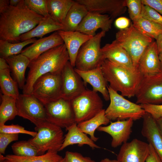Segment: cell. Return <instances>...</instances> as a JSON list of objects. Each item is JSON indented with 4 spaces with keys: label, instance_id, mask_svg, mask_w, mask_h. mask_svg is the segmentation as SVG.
<instances>
[{
    "label": "cell",
    "instance_id": "1",
    "mask_svg": "<svg viewBox=\"0 0 162 162\" xmlns=\"http://www.w3.org/2000/svg\"><path fill=\"white\" fill-rule=\"evenodd\" d=\"M43 17L30 10L24 0L16 6L10 5L0 13V40L19 42L20 36L35 28Z\"/></svg>",
    "mask_w": 162,
    "mask_h": 162
},
{
    "label": "cell",
    "instance_id": "2",
    "mask_svg": "<svg viewBox=\"0 0 162 162\" xmlns=\"http://www.w3.org/2000/svg\"><path fill=\"white\" fill-rule=\"evenodd\" d=\"M64 44L52 48L30 61L22 94H31L33 84L40 76L48 73L61 74L69 61Z\"/></svg>",
    "mask_w": 162,
    "mask_h": 162
},
{
    "label": "cell",
    "instance_id": "3",
    "mask_svg": "<svg viewBox=\"0 0 162 162\" xmlns=\"http://www.w3.org/2000/svg\"><path fill=\"white\" fill-rule=\"evenodd\" d=\"M101 67L108 86L124 97L135 96L142 76L138 70L133 71L105 59Z\"/></svg>",
    "mask_w": 162,
    "mask_h": 162
},
{
    "label": "cell",
    "instance_id": "4",
    "mask_svg": "<svg viewBox=\"0 0 162 162\" xmlns=\"http://www.w3.org/2000/svg\"><path fill=\"white\" fill-rule=\"evenodd\" d=\"M110 103L105 110L106 116L110 121L142 118L146 112L140 104L131 102L111 88L108 85Z\"/></svg>",
    "mask_w": 162,
    "mask_h": 162
},
{
    "label": "cell",
    "instance_id": "5",
    "mask_svg": "<svg viewBox=\"0 0 162 162\" xmlns=\"http://www.w3.org/2000/svg\"><path fill=\"white\" fill-rule=\"evenodd\" d=\"M153 39L142 34L133 24L126 29L120 30L116 34L115 40L128 53L136 70L141 56Z\"/></svg>",
    "mask_w": 162,
    "mask_h": 162
},
{
    "label": "cell",
    "instance_id": "6",
    "mask_svg": "<svg viewBox=\"0 0 162 162\" xmlns=\"http://www.w3.org/2000/svg\"><path fill=\"white\" fill-rule=\"evenodd\" d=\"M34 130L36 135L28 141L36 148L39 155L49 151H59L64 138L62 128L46 121L35 126Z\"/></svg>",
    "mask_w": 162,
    "mask_h": 162
},
{
    "label": "cell",
    "instance_id": "7",
    "mask_svg": "<svg viewBox=\"0 0 162 162\" xmlns=\"http://www.w3.org/2000/svg\"><path fill=\"white\" fill-rule=\"evenodd\" d=\"M106 33L101 31L81 46L76 56L75 68L86 71L101 66L106 59L100 46L101 39Z\"/></svg>",
    "mask_w": 162,
    "mask_h": 162
},
{
    "label": "cell",
    "instance_id": "8",
    "mask_svg": "<svg viewBox=\"0 0 162 162\" xmlns=\"http://www.w3.org/2000/svg\"><path fill=\"white\" fill-rule=\"evenodd\" d=\"M70 102L77 124L94 117L104 109L103 101L98 92L88 89Z\"/></svg>",
    "mask_w": 162,
    "mask_h": 162
},
{
    "label": "cell",
    "instance_id": "9",
    "mask_svg": "<svg viewBox=\"0 0 162 162\" xmlns=\"http://www.w3.org/2000/svg\"><path fill=\"white\" fill-rule=\"evenodd\" d=\"M62 87L61 74L48 73L36 80L31 94L44 106L62 98Z\"/></svg>",
    "mask_w": 162,
    "mask_h": 162
},
{
    "label": "cell",
    "instance_id": "10",
    "mask_svg": "<svg viewBox=\"0 0 162 162\" xmlns=\"http://www.w3.org/2000/svg\"><path fill=\"white\" fill-rule=\"evenodd\" d=\"M135 96L137 104H162V72L142 76Z\"/></svg>",
    "mask_w": 162,
    "mask_h": 162
},
{
    "label": "cell",
    "instance_id": "11",
    "mask_svg": "<svg viewBox=\"0 0 162 162\" xmlns=\"http://www.w3.org/2000/svg\"><path fill=\"white\" fill-rule=\"evenodd\" d=\"M18 116L28 120L35 126L46 122L44 105L32 94H20L16 99Z\"/></svg>",
    "mask_w": 162,
    "mask_h": 162
},
{
    "label": "cell",
    "instance_id": "12",
    "mask_svg": "<svg viewBox=\"0 0 162 162\" xmlns=\"http://www.w3.org/2000/svg\"><path fill=\"white\" fill-rule=\"evenodd\" d=\"M44 106L47 122L66 130L76 123L70 101L61 98Z\"/></svg>",
    "mask_w": 162,
    "mask_h": 162
},
{
    "label": "cell",
    "instance_id": "13",
    "mask_svg": "<svg viewBox=\"0 0 162 162\" xmlns=\"http://www.w3.org/2000/svg\"><path fill=\"white\" fill-rule=\"evenodd\" d=\"M61 74L62 98L70 101L86 89V85L69 61L64 67Z\"/></svg>",
    "mask_w": 162,
    "mask_h": 162
},
{
    "label": "cell",
    "instance_id": "14",
    "mask_svg": "<svg viewBox=\"0 0 162 162\" xmlns=\"http://www.w3.org/2000/svg\"><path fill=\"white\" fill-rule=\"evenodd\" d=\"M89 12L107 14L113 20L124 14L127 9L125 0H76Z\"/></svg>",
    "mask_w": 162,
    "mask_h": 162
},
{
    "label": "cell",
    "instance_id": "15",
    "mask_svg": "<svg viewBox=\"0 0 162 162\" xmlns=\"http://www.w3.org/2000/svg\"><path fill=\"white\" fill-rule=\"evenodd\" d=\"M149 145L137 139L122 144L117 155L119 162H146Z\"/></svg>",
    "mask_w": 162,
    "mask_h": 162
},
{
    "label": "cell",
    "instance_id": "16",
    "mask_svg": "<svg viewBox=\"0 0 162 162\" xmlns=\"http://www.w3.org/2000/svg\"><path fill=\"white\" fill-rule=\"evenodd\" d=\"M134 120L131 118L110 122L106 126H100L97 130L105 132L112 138L111 146L114 148L127 142L132 132Z\"/></svg>",
    "mask_w": 162,
    "mask_h": 162
},
{
    "label": "cell",
    "instance_id": "17",
    "mask_svg": "<svg viewBox=\"0 0 162 162\" xmlns=\"http://www.w3.org/2000/svg\"><path fill=\"white\" fill-rule=\"evenodd\" d=\"M113 20L108 15L88 12L76 31L94 36L98 29L106 32L108 31L111 28Z\"/></svg>",
    "mask_w": 162,
    "mask_h": 162
},
{
    "label": "cell",
    "instance_id": "18",
    "mask_svg": "<svg viewBox=\"0 0 162 162\" xmlns=\"http://www.w3.org/2000/svg\"><path fill=\"white\" fill-rule=\"evenodd\" d=\"M138 70L143 76L161 72V63L156 41H153L146 47L140 59Z\"/></svg>",
    "mask_w": 162,
    "mask_h": 162
},
{
    "label": "cell",
    "instance_id": "19",
    "mask_svg": "<svg viewBox=\"0 0 162 162\" xmlns=\"http://www.w3.org/2000/svg\"><path fill=\"white\" fill-rule=\"evenodd\" d=\"M64 44L57 32L48 36L36 40L29 46L22 50L21 54L31 61L47 51Z\"/></svg>",
    "mask_w": 162,
    "mask_h": 162
},
{
    "label": "cell",
    "instance_id": "20",
    "mask_svg": "<svg viewBox=\"0 0 162 162\" xmlns=\"http://www.w3.org/2000/svg\"><path fill=\"white\" fill-rule=\"evenodd\" d=\"M74 69L85 85L87 83L89 84L92 86L93 91L100 93L105 100H110L107 82L104 76L101 66L86 71Z\"/></svg>",
    "mask_w": 162,
    "mask_h": 162
},
{
    "label": "cell",
    "instance_id": "21",
    "mask_svg": "<svg viewBox=\"0 0 162 162\" xmlns=\"http://www.w3.org/2000/svg\"><path fill=\"white\" fill-rule=\"evenodd\" d=\"M106 59L133 71L134 68L131 57L128 52L115 40L102 48Z\"/></svg>",
    "mask_w": 162,
    "mask_h": 162
},
{
    "label": "cell",
    "instance_id": "22",
    "mask_svg": "<svg viewBox=\"0 0 162 162\" xmlns=\"http://www.w3.org/2000/svg\"><path fill=\"white\" fill-rule=\"evenodd\" d=\"M142 118V134L154 148L162 162V136L156 120L146 112Z\"/></svg>",
    "mask_w": 162,
    "mask_h": 162
},
{
    "label": "cell",
    "instance_id": "23",
    "mask_svg": "<svg viewBox=\"0 0 162 162\" xmlns=\"http://www.w3.org/2000/svg\"><path fill=\"white\" fill-rule=\"evenodd\" d=\"M62 39L68 51L71 65L74 67L76 59L81 46L93 36L80 32L62 30L57 31Z\"/></svg>",
    "mask_w": 162,
    "mask_h": 162
},
{
    "label": "cell",
    "instance_id": "24",
    "mask_svg": "<svg viewBox=\"0 0 162 162\" xmlns=\"http://www.w3.org/2000/svg\"><path fill=\"white\" fill-rule=\"evenodd\" d=\"M63 28L62 24L56 22L50 15L44 17L37 26L20 36V41L23 42L36 37L42 38L47 34L62 30Z\"/></svg>",
    "mask_w": 162,
    "mask_h": 162
},
{
    "label": "cell",
    "instance_id": "25",
    "mask_svg": "<svg viewBox=\"0 0 162 162\" xmlns=\"http://www.w3.org/2000/svg\"><path fill=\"white\" fill-rule=\"evenodd\" d=\"M67 131L68 133L64 136V142L59 151L69 146L74 144H77L79 146L87 145L92 149L101 148L79 128L76 123L71 125Z\"/></svg>",
    "mask_w": 162,
    "mask_h": 162
},
{
    "label": "cell",
    "instance_id": "26",
    "mask_svg": "<svg viewBox=\"0 0 162 162\" xmlns=\"http://www.w3.org/2000/svg\"><path fill=\"white\" fill-rule=\"evenodd\" d=\"M5 59L18 86L22 89L26 81V70L31 61L26 56L21 54L10 56Z\"/></svg>",
    "mask_w": 162,
    "mask_h": 162
},
{
    "label": "cell",
    "instance_id": "27",
    "mask_svg": "<svg viewBox=\"0 0 162 162\" xmlns=\"http://www.w3.org/2000/svg\"><path fill=\"white\" fill-rule=\"evenodd\" d=\"M88 12L84 5L75 1L69 10L63 23L62 30L76 31L83 19Z\"/></svg>",
    "mask_w": 162,
    "mask_h": 162
},
{
    "label": "cell",
    "instance_id": "28",
    "mask_svg": "<svg viewBox=\"0 0 162 162\" xmlns=\"http://www.w3.org/2000/svg\"><path fill=\"white\" fill-rule=\"evenodd\" d=\"M110 122V120L106 115L105 110L104 109L94 117L80 122L77 125L83 132L89 135L91 139L95 142L98 139L94 135L95 130L101 125H106Z\"/></svg>",
    "mask_w": 162,
    "mask_h": 162
},
{
    "label": "cell",
    "instance_id": "29",
    "mask_svg": "<svg viewBox=\"0 0 162 162\" xmlns=\"http://www.w3.org/2000/svg\"><path fill=\"white\" fill-rule=\"evenodd\" d=\"M75 1L47 0L49 15L54 20L63 24L66 15Z\"/></svg>",
    "mask_w": 162,
    "mask_h": 162
},
{
    "label": "cell",
    "instance_id": "30",
    "mask_svg": "<svg viewBox=\"0 0 162 162\" xmlns=\"http://www.w3.org/2000/svg\"><path fill=\"white\" fill-rule=\"evenodd\" d=\"M0 106V125L13 119L18 116L16 99L2 94Z\"/></svg>",
    "mask_w": 162,
    "mask_h": 162
},
{
    "label": "cell",
    "instance_id": "31",
    "mask_svg": "<svg viewBox=\"0 0 162 162\" xmlns=\"http://www.w3.org/2000/svg\"><path fill=\"white\" fill-rule=\"evenodd\" d=\"M57 152L49 151L46 153L40 155L20 157L14 154H8L5 157L11 162H58L63 158Z\"/></svg>",
    "mask_w": 162,
    "mask_h": 162
},
{
    "label": "cell",
    "instance_id": "32",
    "mask_svg": "<svg viewBox=\"0 0 162 162\" xmlns=\"http://www.w3.org/2000/svg\"><path fill=\"white\" fill-rule=\"evenodd\" d=\"M10 68L0 70V86L2 94L16 99L20 95L17 82L11 77Z\"/></svg>",
    "mask_w": 162,
    "mask_h": 162
},
{
    "label": "cell",
    "instance_id": "33",
    "mask_svg": "<svg viewBox=\"0 0 162 162\" xmlns=\"http://www.w3.org/2000/svg\"><path fill=\"white\" fill-rule=\"evenodd\" d=\"M134 26L144 34L156 40L162 33V26L141 16L132 21Z\"/></svg>",
    "mask_w": 162,
    "mask_h": 162
},
{
    "label": "cell",
    "instance_id": "34",
    "mask_svg": "<svg viewBox=\"0 0 162 162\" xmlns=\"http://www.w3.org/2000/svg\"><path fill=\"white\" fill-rule=\"evenodd\" d=\"M36 40L34 38L23 42L14 43L0 40V57L5 59L10 56L20 54L24 47L28 44L33 43Z\"/></svg>",
    "mask_w": 162,
    "mask_h": 162
},
{
    "label": "cell",
    "instance_id": "35",
    "mask_svg": "<svg viewBox=\"0 0 162 162\" xmlns=\"http://www.w3.org/2000/svg\"><path fill=\"white\" fill-rule=\"evenodd\" d=\"M14 155L20 157L39 155L38 151L28 140L16 142L11 146Z\"/></svg>",
    "mask_w": 162,
    "mask_h": 162
},
{
    "label": "cell",
    "instance_id": "36",
    "mask_svg": "<svg viewBox=\"0 0 162 162\" xmlns=\"http://www.w3.org/2000/svg\"><path fill=\"white\" fill-rule=\"evenodd\" d=\"M26 6L36 14L44 17L49 15L47 0H24Z\"/></svg>",
    "mask_w": 162,
    "mask_h": 162
},
{
    "label": "cell",
    "instance_id": "37",
    "mask_svg": "<svg viewBox=\"0 0 162 162\" xmlns=\"http://www.w3.org/2000/svg\"><path fill=\"white\" fill-rule=\"evenodd\" d=\"M141 16L162 26V15L148 6L142 4Z\"/></svg>",
    "mask_w": 162,
    "mask_h": 162
},
{
    "label": "cell",
    "instance_id": "38",
    "mask_svg": "<svg viewBox=\"0 0 162 162\" xmlns=\"http://www.w3.org/2000/svg\"><path fill=\"white\" fill-rule=\"evenodd\" d=\"M125 4L132 21L141 16L142 5L141 0H125Z\"/></svg>",
    "mask_w": 162,
    "mask_h": 162
},
{
    "label": "cell",
    "instance_id": "39",
    "mask_svg": "<svg viewBox=\"0 0 162 162\" xmlns=\"http://www.w3.org/2000/svg\"><path fill=\"white\" fill-rule=\"evenodd\" d=\"M0 133L13 134H23L30 135L34 137L37 134L36 131H30L18 124H11L6 125L5 124L0 125Z\"/></svg>",
    "mask_w": 162,
    "mask_h": 162
},
{
    "label": "cell",
    "instance_id": "40",
    "mask_svg": "<svg viewBox=\"0 0 162 162\" xmlns=\"http://www.w3.org/2000/svg\"><path fill=\"white\" fill-rule=\"evenodd\" d=\"M18 134L0 133V154H4L8 145L18 140Z\"/></svg>",
    "mask_w": 162,
    "mask_h": 162
},
{
    "label": "cell",
    "instance_id": "41",
    "mask_svg": "<svg viewBox=\"0 0 162 162\" xmlns=\"http://www.w3.org/2000/svg\"><path fill=\"white\" fill-rule=\"evenodd\" d=\"M140 105L146 112L149 113L155 120H157L162 117V104H141Z\"/></svg>",
    "mask_w": 162,
    "mask_h": 162
},
{
    "label": "cell",
    "instance_id": "42",
    "mask_svg": "<svg viewBox=\"0 0 162 162\" xmlns=\"http://www.w3.org/2000/svg\"><path fill=\"white\" fill-rule=\"evenodd\" d=\"M64 158L67 162H96L90 158L84 157L77 152L67 151Z\"/></svg>",
    "mask_w": 162,
    "mask_h": 162
},
{
    "label": "cell",
    "instance_id": "43",
    "mask_svg": "<svg viewBox=\"0 0 162 162\" xmlns=\"http://www.w3.org/2000/svg\"><path fill=\"white\" fill-rule=\"evenodd\" d=\"M142 4L148 6L162 15V0H141Z\"/></svg>",
    "mask_w": 162,
    "mask_h": 162
},
{
    "label": "cell",
    "instance_id": "44",
    "mask_svg": "<svg viewBox=\"0 0 162 162\" xmlns=\"http://www.w3.org/2000/svg\"><path fill=\"white\" fill-rule=\"evenodd\" d=\"M130 20L125 17H120L116 20L115 25L116 27L120 30L126 29L130 26Z\"/></svg>",
    "mask_w": 162,
    "mask_h": 162
},
{
    "label": "cell",
    "instance_id": "45",
    "mask_svg": "<svg viewBox=\"0 0 162 162\" xmlns=\"http://www.w3.org/2000/svg\"><path fill=\"white\" fill-rule=\"evenodd\" d=\"M149 152L146 162H161V160L152 146L150 144Z\"/></svg>",
    "mask_w": 162,
    "mask_h": 162
},
{
    "label": "cell",
    "instance_id": "46",
    "mask_svg": "<svg viewBox=\"0 0 162 162\" xmlns=\"http://www.w3.org/2000/svg\"><path fill=\"white\" fill-rule=\"evenodd\" d=\"M156 40L158 54H162V33L158 35Z\"/></svg>",
    "mask_w": 162,
    "mask_h": 162
},
{
    "label": "cell",
    "instance_id": "47",
    "mask_svg": "<svg viewBox=\"0 0 162 162\" xmlns=\"http://www.w3.org/2000/svg\"><path fill=\"white\" fill-rule=\"evenodd\" d=\"M10 0H0V13L4 11L10 5Z\"/></svg>",
    "mask_w": 162,
    "mask_h": 162
},
{
    "label": "cell",
    "instance_id": "48",
    "mask_svg": "<svg viewBox=\"0 0 162 162\" xmlns=\"http://www.w3.org/2000/svg\"><path fill=\"white\" fill-rule=\"evenodd\" d=\"M10 68L9 65L6 59L3 58H0V70Z\"/></svg>",
    "mask_w": 162,
    "mask_h": 162
},
{
    "label": "cell",
    "instance_id": "49",
    "mask_svg": "<svg viewBox=\"0 0 162 162\" xmlns=\"http://www.w3.org/2000/svg\"><path fill=\"white\" fill-rule=\"evenodd\" d=\"M160 132L162 136V117L156 120Z\"/></svg>",
    "mask_w": 162,
    "mask_h": 162
},
{
    "label": "cell",
    "instance_id": "50",
    "mask_svg": "<svg viewBox=\"0 0 162 162\" xmlns=\"http://www.w3.org/2000/svg\"><path fill=\"white\" fill-rule=\"evenodd\" d=\"M21 0H10V5L12 6H15L17 5L20 2Z\"/></svg>",
    "mask_w": 162,
    "mask_h": 162
},
{
    "label": "cell",
    "instance_id": "51",
    "mask_svg": "<svg viewBox=\"0 0 162 162\" xmlns=\"http://www.w3.org/2000/svg\"><path fill=\"white\" fill-rule=\"evenodd\" d=\"M100 162H119L118 160L110 159L109 158H106L101 160Z\"/></svg>",
    "mask_w": 162,
    "mask_h": 162
},
{
    "label": "cell",
    "instance_id": "52",
    "mask_svg": "<svg viewBox=\"0 0 162 162\" xmlns=\"http://www.w3.org/2000/svg\"><path fill=\"white\" fill-rule=\"evenodd\" d=\"M0 162H11L6 158L5 156H4L2 154H0Z\"/></svg>",
    "mask_w": 162,
    "mask_h": 162
},
{
    "label": "cell",
    "instance_id": "53",
    "mask_svg": "<svg viewBox=\"0 0 162 162\" xmlns=\"http://www.w3.org/2000/svg\"><path fill=\"white\" fill-rule=\"evenodd\" d=\"M159 58L160 60L161 68V72H162V54H159Z\"/></svg>",
    "mask_w": 162,
    "mask_h": 162
},
{
    "label": "cell",
    "instance_id": "54",
    "mask_svg": "<svg viewBox=\"0 0 162 162\" xmlns=\"http://www.w3.org/2000/svg\"><path fill=\"white\" fill-rule=\"evenodd\" d=\"M58 162H67L64 157L61 160Z\"/></svg>",
    "mask_w": 162,
    "mask_h": 162
}]
</instances>
